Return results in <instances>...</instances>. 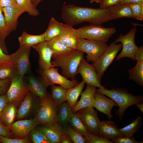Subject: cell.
Segmentation results:
<instances>
[{
  "label": "cell",
  "instance_id": "25",
  "mask_svg": "<svg viewBox=\"0 0 143 143\" xmlns=\"http://www.w3.org/2000/svg\"><path fill=\"white\" fill-rule=\"evenodd\" d=\"M16 106L12 103H8L0 116V122L6 126L14 123L16 117Z\"/></svg>",
  "mask_w": 143,
  "mask_h": 143
},
{
  "label": "cell",
  "instance_id": "14",
  "mask_svg": "<svg viewBox=\"0 0 143 143\" xmlns=\"http://www.w3.org/2000/svg\"><path fill=\"white\" fill-rule=\"evenodd\" d=\"M2 10L7 31L9 34L16 29L19 17L25 12L17 4L3 7Z\"/></svg>",
  "mask_w": 143,
  "mask_h": 143
},
{
  "label": "cell",
  "instance_id": "46",
  "mask_svg": "<svg viewBox=\"0 0 143 143\" xmlns=\"http://www.w3.org/2000/svg\"><path fill=\"white\" fill-rule=\"evenodd\" d=\"M11 81L10 79L0 80V95L6 93Z\"/></svg>",
  "mask_w": 143,
  "mask_h": 143
},
{
  "label": "cell",
  "instance_id": "10",
  "mask_svg": "<svg viewBox=\"0 0 143 143\" xmlns=\"http://www.w3.org/2000/svg\"><path fill=\"white\" fill-rule=\"evenodd\" d=\"M24 77L17 75L12 79L6 92L8 103L18 106L24 98L28 90Z\"/></svg>",
  "mask_w": 143,
  "mask_h": 143
},
{
  "label": "cell",
  "instance_id": "8",
  "mask_svg": "<svg viewBox=\"0 0 143 143\" xmlns=\"http://www.w3.org/2000/svg\"><path fill=\"white\" fill-rule=\"evenodd\" d=\"M136 32V27L134 26L126 35L120 34L114 42L116 43L121 42L123 46L121 52L116 57L117 61H120L124 57H128L133 61H135V55L138 48L135 41Z\"/></svg>",
  "mask_w": 143,
  "mask_h": 143
},
{
  "label": "cell",
  "instance_id": "13",
  "mask_svg": "<svg viewBox=\"0 0 143 143\" xmlns=\"http://www.w3.org/2000/svg\"><path fill=\"white\" fill-rule=\"evenodd\" d=\"M78 73L80 74L85 83L92 85L98 88L105 87L101 85V80L92 64H89L84 58L81 61L78 68Z\"/></svg>",
  "mask_w": 143,
  "mask_h": 143
},
{
  "label": "cell",
  "instance_id": "17",
  "mask_svg": "<svg viewBox=\"0 0 143 143\" xmlns=\"http://www.w3.org/2000/svg\"><path fill=\"white\" fill-rule=\"evenodd\" d=\"M95 102L92 106L99 111L107 115L109 120L113 117L111 110L114 106H118L112 99L102 93L96 92Z\"/></svg>",
  "mask_w": 143,
  "mask_h": 143
},
{
  "label": "cell",
  "instance_id": "37",
  "mask_svg": "<svg viewBox=\"0 0 143 143\" xmlns=\"http://www.w3.org/2000/svg\"><path fill=\"white\" fill-rule=\"evenodd\" d=\"M17 3L22 7L25 12L33 16L38 15L39 12L32 3L31 0H16Z\"/></svg>",
  "mask_w": 143,
  "mask_h": 143
},
{
  "label": "cell",
  "instance_id": "20",
  "mask_svg": "<svg viewBox=\"0 0 143 143\" xmlns=\"http://www.w3.org/2000/svg\"><path fill=\"white\" fill-rule=\"evenodd\" d=\"M44 125L38 129L44 134L50 143H60V136L64 132L62 126L57 122Z\"/></svg>",
  "mask_w": 143,
  "mask_h": 143
},
{
  "label": "cell",
  "instance_id": "50",
  "mask_svg": "<svg viewBox=\"0 0 143 143\" xmlns=\"http://www.w3.org/2000/svg\"><path fill=\"white\" fill-rule=\"evenodd\" d=\"M17 4L16 0H0V5L2 8Z\"/></svg>",
  "mask_w": 143,
  "mask_h": 143
},
{
  "label": "cell",
  "instance_id": "34",
  "mask_svg": "<svg viewBox=\"0 0 143 143\" xmlns=\"http://www.w3.org/2000/svg\"><path fill=\"white\" fill-rule=\"evenodd\" d=\"M17 75V69L14 64L0 66V80L12 79Z\"/></svg>",
  "mask_w": 143,
  "mask_h": 143
},
{
  "label": "cell",
  "instance_id": "53",
  "mask_svg": "<svg viewBox=\"0 0 143 143\" xmlns=\"http://www.w3.org/2000/svg\"><path fill=\"white\" fill-rule=\"evenodd\" d=\"M34 6L37 7L39 3L43 0H31Z\"/></svg>",
  "mask_w": 143,
  "mask_h": 143
},
{
  "label": "cell",
  "instance_id": "35",
  "mask_svg": "<svg viewBox=\"0 0 143 143\" xmlns=\"http://www.w3.org/2000/svg\"><path fill=\"white\" fill-rule=\"evenodd\" d=\"M69 122L73 128L79 132L85 137L89 132L76 113H72Z\"/></svg>",
  "mask_w": 143,
  "mask_h": 143
},
{
  "label": "cell",
  "instance_id": "28",
  "mask_svg": "<svg viewBox=\"0 0 143 143\" xmlns=\"http://www.w3.org/2000/svg\"><path fill=\"white\" fill-rule=\"evenodd\" d=\"M137 63L133 68L129 69L128 72L129 79L133 80L137 84L143 87V58H137Z\"/></svg>",
  "mask_w": 143,
  "mask_h": 143
},
{
  "label": "cell",
  "instance_id": "12",
  "mask_svg": "<svg viewBox=\"0 0 143 143\" xmlns=\"http://www.w3.org/2000/svg\"><path fill=\"white\" fill-rule=\"evenodd\" d=\"M92 106L81 109L76 113L89 132L98 135L99 127L101 121L97 111Z\"/></svg>",
  "mask_w": 143,
  "mask_h": 143
},
{
  "label": "cell",
  "instance_id": "26",
  "mask_svg": "<svg viewBox=\"0 0 143 143\" xmlns=\"http://www.w3.org/2000/svg\"><path fill=\"white\" fill-rule=\"evenodd\" d=\"M20 47L26 46L32 47L45 40L44 33L39 35H33L24 31L18 38Z\"/></svg>",
  "mask_w": 143,
  "mask_h": 143
},
{
  "label": "cell",
  "instance_id": "9",
  "mask_svg": "<svg viewBox=\"0 0 143 143\" xmlns=\"http://www.w3.org/2000/svg\"><path fill=\"white\" fill-rule=\"evenodd\" d=\"M52 67L45 70H40L42 79L48 86L57 84L63 87L66 90L73 87L79 82L76 79L70 80L60 74L58 68Z\"/></svg>",
  "mask_w": 143,
  "mask_h": 143
},
{
  "label": "cell",
  "instance_id": "30",
  "mask_svg": "<svg viewBox=\"0 0 143 143\" xmlns=\"http://www.w3.org/2000/svg\"><path fill=\"white\" fill-rule=\"evenodd\" d=\"M64 24L57 21L53 17L51 18L46 30L44 32L45 40L48 41L58 36L61 33Z\"/></svg>",
  "mask_w": 143,
  "mask_h": 143
},
{
  "label": "cell",
  "instance_id": "3",
  "mask_svg": "<svg viewBox=\"0 0 143 143\" xmlns=\"http://www.w3.org/2000/svg\"><path fill=\"white\" fill-rule=\"evenodd\" d=\"M83 54V52L74 49L66 54L52 56L51 62L54 67L59 66L61 68L62 75L67 79L73 80L78 74V67L84 58Z\"/></svg>",
  "mask_w": 143,
  "mask_h": 143
},
{
  "label": "cell",
  "instance_id": "29",
  "mask_svg": "<svg viewBox=\"0 0 143 143\" xmlns=\"http://www.w3.org/2000/svg\"><path fill=\"white\" fill-rule=\"evenodd\" d=\"M110 12L117 19L123 17L135 19L129 3H120L109 8Z\"/></svg>",
  "mask_w": 143,
  "mask_h": 143
},
{
  "label": "cell",
  "instance_id": "38",
  "mask_svg": "<svg viewBox=\"0 0 143 143\" xmlns=\"http://www.w3.org/2000/svg\"><path fill=\"white\" fill-rule=\"evenodd\" d=\"M30 136L32 142L34 143H50L44 134L38 129H32L30 132Z\"/></svg>",
  "mask_w": 143,
  "mask_h": 143
},
{
  "label": "cell",
  "instance_id": "48",
  "mask_svg": "<svg viewBox=\"0 0 143 143\" xmlns=\"http://www.w3.org/2000/svg\"><path fill=\"white\" fill-rule=\"evenodd\" d=\"M8 103V101L6 94L0 95V116Z\"/></svg>",
  "mask_w": 143,
  "mask_h": 143
},
{
  "label": "cell",
  "instance_id": "33",
  "mask_svg": "<svg viewBox=\"0 0 143 143\" xmlns=\"http://www.w3.org/2000/svg\"><path fill=\"white\" fill-rule=\"evenodd\" d=\"M142 124L141 118L140 116H138L129 124L123 128L118 129L123 136H132L138 131L142 127Z\"/></svg>",
  "mask_w": 143,
  "mask_h": 143
},
{
  "label": "cell",
  "instance_id": "44",
  "mask_svg": "<svg viewBox=\"0 0 143 143\" xmlns=\"http://www.w3.org/2000/svg\"><path fill=\"white\" fill-rule=\"evenodd\" d=\"M9 64H14L10 55L5 54L0 47V66Z\"/></svg>",
  "mask_w": 143,
  "mask_h": 143
},
{
  "label": "cell",
  "instance_id": "36",
  "mask_svg": "<svg viewBox=\"0 0 143 143\" xmlns=\"http://www.w3.org/2000/svg\"><path fill=\"white\" fill-rule=\"evenodd\" d=\"M64 127V131L69 136L73 143H86L85 137L77 130L73 127L67 125Z\"/></svg>",
  "mask_w": 143,
  "mask_h": 143
},
{
  "label": "cell",
  "instance_id": "54",
  "mask_svg": "<svg viewBox=\"0 0 143 143\" xmlns=\"http://www.w3.org/2000/svg\"><path fill=\"white\" fill-rule=\"evenodd\" d=\"M135 106L137 107V108L143 113V103L138 104H136Z\"/></svg>",
  "mask_w": 143,
  "mask_h": 143
},
{
  "label": "cell",
  "instance_id": "7",
  "mask_svg": "<svg viewBox=\"0 0 143 143\" xmlns=\"http://www.w3.org/2000/svg\"><path fill=\"white\" fill-rule=\"evenodd\" d=\"M122 46L121 43L116 44L114 42L111 43L100 57L92 64L101 80L105 71Z\"/></svg>",
  "mask_w": 143,
  "mask_h": 143
},
{
  "label": "cell",
  "instance_id": "32",
  "mask_svg": "<svg viewBox=\"0 0 143 143\" xmlns=\"http://www.w3.org/2000/svg\"><path fill=\"white\" fill-rule=\"evenodd\" d=\"M51 93L50 96L53 102L57 106L66 101V90L62 86H51Z\"/></svg>",
  "mask_w": 143,
  "mask_h": 143
},
{
  "label": "cell",
  "instance_id": "43",
  "mask_svg": "<svg viewBox=\"0 0 143 143\" xmlns=\"http://www.w3.org/2000/svg\"><path fill=\"white\" fill-rule=\"evenodd\" d=\"M0 141L3 143H27L29 142L27 137L24 138H12L0 135Z\"/></svg>",
  "mask_w": 143,
  "mask_h": 143
},
{
  "label": "cell",
  "instance_id": "2",
  "mask_svg": "<svg viewBox=\"0 0 143 143\" xmlns=\"http://www.w3.org/2000/svg\"><path fill=\"white\" fill-rule=\"evenodd\" d=\"M96 92L105 95L117 103L119 109L115 112V115L120 120H122L128 108L134 105L143 103V95H134L124 88L112 87L110 90L105 88H98L96 89Z\"/></svg>",
  "mask_w": 143,
  "mask_h": 143
},
{
  "label": "cell",
  "instance_id": "51",
  "mask_svg": "<svg viewBox=\"0 0 143 143\" xmlns=\"http://www.w3.org/2000/svg\"><path fill=\"white\" fill-rule=\"evenodd\" d=\"M0 47L3 52L6 54L8 55V52L6 44L5 41L0 37Z\"/></svg>",
  "mask_w": 143,
  "mask_h": 143
},
{
  "label": "cell",
  "instance_id": "45",
  "mask_svg": "<svg viewBox=\"0 0 143 143\" xmlns=\"http://www.w3.org/2000/svg\"><path fill=\"white\" fill-rule=\"evenodd\" d=\"M122 0H102L100 4V8H107L120 3Z\"/></svg>",
  "mask_w": 143,
  "mask_h": 143
},
{
  "label": "cell",
  "instance_id": "6",
  "mask_svg": "<svg viewBox=\"0 0 143 143\" xmlns=\"http://www.w3.org/2000/svg\"><path fill=\"white\" fill-rule=\"evenodd\" d=\"M108 46L106 43L79 38L77 49L86 53V60L93 63L100 57Z\"/></svg>",
  "mask_w": 143,
  "mask_h": 143
},
{
  "label": "cell",
  "instance_id": "39",
  "mask_svg": "<svg viewBox=\"0 0 143 143\" xmlns=\"http://www.w3.org/2000/svg\"><path fill=\"white\" fill-rule=\"evenodd\" d=\"M135 19L140 21L143 20V4L139 3H129Z\"/></svg>",
  "mask_w": 143,
  "mask_h": 143
},
{
  "label": "cell",
  "instance_id": "21",
  "mask_svg": "<svg viewBox=\"0 0 143 143\" xmlns=\"http://www.w3.org/2000/svg\"><path fill=\"white\" fill-rule=\"evenodd\" d=\"M98 135L110 140L123 136L114 122L110 120L101 121L99 127Z\"/></svg>",
  "mask_w": 143,
  "mask_h": 143
},
{
  "label": "cell",
  "instance_id": "15",
  "mask_svg": "<svg viewBox=\"0 0 143 143\" xmlns=\"http://www.w3.org/2000/svg\"><path fill=\"white\" fill-rule=\"evenodd\" d=\"M39 124L35 119L18 120L7 126L12 134L18 138L27 137L31 131Z\"/></svg>",
  "mask_w": 143,
  "mask_h": 143
},
{
  "label": "cell",
  "instance_id": "11",
  "mask_svg": "<svg viewBox=\"0 0 143 143\" xmlns=\"http://www.w3.org/2000/svg\"><path fill=\"white\" fill-rule=\"evenodd\" d=\"M31 48L26 46L20 47L16 52L10 55L16 68L18 75L20 76L24 77L30 69L29 55Z\"/></svg>",
  "mask_w": 143,
  "mask_h": 143
},
{
  "label": "cell",
  "instance_id": "18",
  "mask_svg": "<svg viewBox=\"0 0 143 143\" xmlns=\"http://www.w3.org/2000/svg\"><path fill=\"white\" fill-rule=\"evenodd\" d=\"M96 87L87 84L85 90L81 93V98L72 109L73 113H75L82 108L92 106L95 102L94 94Z\"/></svg>",
  "mask_w": 143,
  "mask_h": 143
},
{
  "label": "cell",
  "instance_id": "1",
  "mask_svg": "<svg viewBox=\"0 0 143 143\" xmlns=\"http://www.w3.org/2000/svg\"><path fill=\"white\" fill-rule=\"evenodd\" d=\"M61 10L62 20L65 24L72 26L84 22L88 23L90 25H101L117 19L110 12L109 8H95L64 4Z\"/></svg>",
  "mask_w": 143,
  "mask_h": 143
},
{
  "label": "cell",
  "instance_id": "4",
  "mask_svg": "<svg viewBox=\"0 0 143 143\" xmlns=\"http://www.w3.org/2000/svg\"><path fill=\"white\" fill-rule=\"evenodd\" d=\"M79 38L106 43L116 32L114 27L105 28L101 25H87L77 29Z\"/></svg>",
  "mask_w": 143,
  "mask_h": 143
},
{
  "label": "cell",
  "instance_id": "19",
  "mask_svg": "<svg viewBox=\"0 0 143 143\" xmlns=\"http://www.w3.org/2000/svg\"><path fill=\"white\" fill-rule=\"evenodd\" d=\"M28 91L38 96L40 100L45 97L48 94L47 88L49 86L41 78L30 75L28 78Z\"/></svg>",
  "mask_w": 143,
  "mask_h": 143
},
{
  "label": "cell",
  "instance_id": "23",
  "mask_svg": "<svg viewBox=\"0 0 143 143\" xmlns=\"http://www.w3.org/2000/svg\"><path fill=\"white\" fill-rule=\"evenodd\" d=\"M34 103L32 96L28 91L17 110V119H20L28 115L31 111Z\"/></svg>",
  "mask_w": 143,
  "mask_h": 143
},
{
  "label": "cell",
  "instance_id": "40",
  "mask_svg": "<svg viewBox=\"0 0 143 143\" xmlns=\"http://www.w3.org/2000/svg\"><path fill=\"white\" fill-rule=\"evenodd\" d=\"M87 143H113L111 140L89 132L85 137Z\"/></svg>",
  "mask_w": 143,
  "mask_h": 143
},
{
  "label": "cell",
  "instance_id": "5",
  "mask_svg": "<svg viewBox=\"0 0 143 143\" xmlns=\"http://www.w3.org/2000/svg\"><path fill=\"white\" fill-rule=\"evenodd\" d=\"M41 100L34 118L39 124L57 122L58 106L52 99L50 95Z\"/></svg>",
  "mask_w": 143,
  "mask_h": 143
},
{
  "label": "cell",
  "instance_id": "42",
  "mask_svg": "<svg viewBox=\"0 0 143 143\" xmlns=\"http://www.w3.org/2000/svg\"><path fill=\"white\" fill-rule=\"evenodd\" d=\"M114 143H140L136 141L133 136H121L114 138L111 140Z\"/></svg>",
  "mask_w": 143,
  "mask_h": 143
},
{
  "label": "cell",
  "instance_id": "55",
  "mask_svg": "<svg viewBox=\"0 0 143 143\" xmlns=\"http://www.w3.org/2000/svg\"><path fill=\"white\" fill-rule=\"evenodd\" d=\"M102 0H90L89 3L91 4L94 2L100 4Z\"/></svg>",
  "mask_w": 143,
  "mask_h": 143
},
{
  "label": "cell",
  "instance_id": "52",
  "mask_svg": "<svg viewBox=\"0 0 143 143\" xmlns=\"http://www.w3.org/2000/svg\"><path fill=\"white\" fill-rule=\"evenodd\" d=\"M135 3L143 4V0H122L120 3Z\"/></svg>",
  "mask_w": 143,
  "mask_h": 143
},
{
  "label": "cell",
  "instance_id": "27",
  "mask_svg": "<svg viewBox=\"0 0 143 143\" xmlns=\"http://www.w3.org/2000/svg\"><path fill=\"white\" fill-rule=\"evenodd\" d=\"M85 84V82L82 80L75 86L66 90V101L72 109L77 103L78 98L82 92Z\"/></svg>",
  "mask_w": 143,
  "mask_h": 143
},
{
  "label": "cell",
  "instance_id": "31",
  "mask_svg": "<svg viewBox=\"0 0 143 143\" xmlns=\"http://www.w3.org/2000/svg\"><path fill=\"white\" fill-rule=\"evenodd\" d=\"M73 112L71 108L67 103L64 102L58 106L57 120L62 126L67 125L69 122Z\"/></svg>",
  "mask_w": 143,
  "mask_h": 143
},
{
  "label": "cell",
  "instance_id": "47",
  "mask_svg": "<svg viewBox=\"0 0 143 143\" xmlns=\"http://www.w3.org/2000/svg\"><path fill=\"white\" fill-rule=\"evenodd\" d=\"M0 135L5 137L12 138V134L8 128L2 124L0 122Z\"/></svg>",
  "mask_w": 143,
  "mask_h": 143
},
{
  "label": "cell",
  "instance_id": "22",
  "mask_svg": "<svg viewBox=\"0 0 143 143\" xmlns=\"http://www.w3.org/2000/svg\"><path fill=\"white\" fill-rule=\"evenodd\" d=\"M73 26L68 24H64L61 32L58 36L69 47L76 49L79 38L77 29Z\"/></svg>",
  "mask_w": 143,
  "mask_h": 143
},
{
  "label": "cell",
  "instance_id": "24",
  "mask_svg": "<svg viewBox=\"0 0 143 143\" xmlns=\"http://www.w3.org/2000/svg\"><path fill=\"white\" fill-rule=\"evenodd\" d=\"M47 42L48 46L53 51L52 56L64 55L74 50L68 47L58 36Z\"/></svg>",
  "mask_w": 143,
  "mask_h": 143
},
{
  "label": "cell",
  "instance_id": "41",
  "mask_svg": "<svg viewBox=\"0 0 143 143\" xmlns=\"http://www.w3.org/2000/svg\"><path fill=\"white\" fill-rule=\"evenodd\" d=\"M9 34L3 13L2 7L0 5V37L5 41L6 38Z\"/></svg>",
  "mask_w": 143,
  "mask_h": 143
},
{
  "label": "cell",
  "instance_id": "56",
  "mask_svg": "<svg viewBox=\"0 0 143 143\" xmlns=\"http://www.w3.org/2000/svg\"><path fill=\"white\" fill-rule=\"evenodd\" d=\"M1 142L0 141V143H1Z\"/></svg>",
  "mask_w": 143,
  "mask_h": 143
},
{
  "label": "cell",
  "instance_id": "49",
  "mask_svg": "<svg viewBox=\"0 0 143 143\" xmlns=\"http://www.w3.org/2000/svg\"><path fill=\"white\" fill-rule=\"evenodd\" d=\"M60 143H71L73 142L68 135L64 131L60 136Z\"/></svg>",
  "mask_w": 143,
  "mask_h": 143
},
{
  "label": "cell",
  "instance_id": "16",
  "mask_svg": "<svg viewBox=\"0 0 143 143\" xmlns=\"http://www.w3.org/2000/svg\"><path fill=\"white\" fill-rule=\"evenodd\" d=\"M38 53V64L40 70H45L54 67L51 62L53 52L48 45L47 41H44L33 46Z\"/></svg>",
  "mask_w": 143,
  "mask_h": 143
}]
</instances>
